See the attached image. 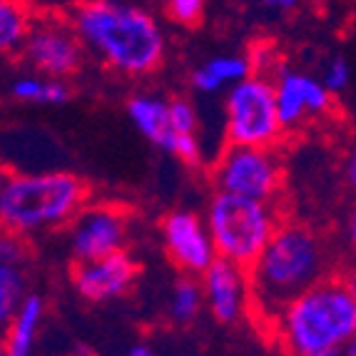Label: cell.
Returning a JSON list of instances; mask_svg holds the SVG:
<instances>
[{
  "instance_id": "cell-22",
  "label": "cell",
  "mask_w": 356,
  "mask_h": 356,
  "mask_svg": "<svg viewBox=\"0 0 356 356\" xmlns=\"http://www.w3.org/2000/svg\"><path fill=\"white\" fill-rule=\"evenodd\" d=\"M170 15L182 25H195L202 15L204 0H167Z\"/></svg>"
},
{
  "instance_id": "cell-4",
  "label": "cell",
  "mask_w": 356,
  "mask_h": 356,
  "mask_svg": "<svg viewBox=\"0 0 356 356\" xmlns=\"http://www.w3.org/2000/svg\"><path fill=\"white\" fill-rule=\"evenodd\" d=\"M88 184L70 172L6 175L0 184V220L8 234L25 237L75 220Z\"/></svg>"
},
{
  "instance_id": "cell-8",
  "label": "cell",
  "mask_w": 356,
  "mask_h": 356,
  "mask_svg": "<svg viewBox=\"0 0 356 356\" xmlns=\"http://www.w3.org/2000/svg\"><path fill=\"white\" fill-rule=\"evenodd\" d=\"M83 40L72 25L45 20L30 28L23 45V58L45 77H70L83 65Z\"/></svg>"
},
{
  "instance_id": "cell-26",
  "label": "cell",
  "mask_w": 356,
  "mask_h": 356,
  "mask_svg": "<svg viewBox=\"0 0 356 356\" xmlns=\"http://www.w3.org/2000/svg\"><path fill=\"white\" fill-rule=\"evenodd\" d=\"M261 6L272 8V10H291L299 6V0H261Z\"/></svg>"
},
{
  "instance_id": "cell-14",
  "label": "cell",
  "mask_w": 356,
  "mask_h": 356,
  "mask_svg": "<svg viewBox=\"0 0 356 356\" xmlns=\"http://www.w3.org/2000/svg\"><path fill=\"white\" fill-rule=\"evenodd\" d=\"M204 302L222 324H232L250 309V272L229 259H217L202 274Z\"/></svg>"
},
{
  "instance_id": "cell-15",
  "label": "cell",
  "mask_w": 356,
  "mask_h": 356,
  "mask_svg": "<svg viewBox=\"0 0 356 356\" xmlns=\"http://www.w3.org/2000/svg\"><path fill=\"white\" fill-rule=\"evenodd\" d=\"M42 312H45V304H42L40 294H28L23 299L15 316L6 327L3 356H30L33 344H35L38 329H40Z\"/></svg>"
},
{
  "instance_id": "cell-25",
  "label": "cell",
  "mask_w": 356,
  "mask_h": 356,
  "mask_svg": "<svg viewBox=\"0 0 356 356\" xmlns=\"http://www.w3.org/2000/svg\"><path fill=\"white\" fill-rule=\"evenodd\" d=\"M346 239H349L351 250L356 252V202L349 212V220H346Z\"/></svg>"
},
{
  "instance_id": "cell-10",
  "label": "cell",
  "mask_w": 356,
  "mask_h": 356,
  "mask_svg": "<svg viewBox=\"0 0 356 356\" xmlns=\"http://www.w3.org/2000/svg\"><path fill=\"white\" fill-rule=\"evenodd\" d=\"M162 242L172 264L187 274H204L217 259L207 222L200 220L195 212L179 209L167 214L162 220Z\"/></svg>"
},
{
  "instance_id": "cell-3",
  "label": "cell",
  "mask_w": 356,
  "mask_h": 356,
  "mask_svg": "<svg viewBox=\"0 0 356 356\" xmlns=\"http://www.w3.org/2000/svg\"><path fill=\"white\" fill-rule=\"evenodd\" d=\"M289 356H339L356 337V297L344 280L324 277L274 321Z\"/></svg>"
},
{
  "instance_id": "cell-23",
  "label": "cell",
  "mask_w": 356,
  "mask_h": 356,
  "mask_svg": "<svg viewBox=\"0 0 356 356\" xmlns=\"http://www.w3.org/2000/svg\"><path fill=\"white\" fill-rule=\"evenodd\" d=\"M349 77H351V72H349V65H346V60L337 58L327 65L321 80H324V85H327L332 92H341V90L349 85Z\"/></svg>"
},
{
  "instance_id": "cell-27",
  "label": "cell",
  "mask_w": 356,
  "mask_h": 356,
  "mask_svg": "<svg viewBox=\"0 0 356 356\" xmlns=\"http://www.w3.org/2000/svg\"><path fill=\"white\" fill-rule=\"evenodd\" d=\"M344 282H346V286H349V289H351V294H354V297H356V264L349 269V272L344 274Z\"/></svg>"
},
{
  "instance_id": "cell-28",
  "label": "cell",
  "mask_w": 356,
  "mask_h": 356,
  "mask_svg": "<svg viewBox=\"0 0 356 356\" xmlns=\"http://www.w3.org/2000/svg\"><path fill=\"white\" fill-rule=\"evenodd\" d=\"M125 356H157V354H154L152 349H147V346H132Z\"/></svg>"
},
{
  "instance_id": "cell-21",
  "label": "cell",
  "mask_w": 356,
  "mask_h": 356,
  "mask_svg": "<svg viewBox=\"0 0 356 356\" xmlns=\"http://www.w3.org/2000/svg\"><path fill=\"white\" fill-rule=\"evenodd\" d=\"M170 122H172L175 132H179V135H195L197 132L195 107L187 100H182V97L170 100Z\"/></svg>"
},
{
  "instance_id": "cell-7",
  "label": "cell",
  "mask_w": 356,
  "mask_h": 356,
  "mask_svg": "<svg viewBox=\"0 0 356 356\" xmlns=\"http://www.w3.org/2000/svg\"><path fill=\"white\" fill-rule=\"evenodd\" d=\"M217 192L272 202L282 187V165L272 147L227 145L212 170Z\"/></svg>"
},
{
  "instance_id": "cell-11",
  "label": "cell",
  "mask_w": 356,
  "mask_h": 356,
  "mask_svg": "<svg viewBox=\"0 0 356 356\" xmlns=\"http://www.w3.org/2000/svg\"><path fill=\"white\" fill-rule=\"evenodd\" d=\"M127 115L140 135L147 137L154 147L175 154L187 165L200 162V143L197 135H179L170 122V102L157 95H135L127 102Z\"/></svg>"
},
{
  "instance_id": "cell-5",
  "label": "cell",
  "mask_w": 356,
  "mask_h": 356,
  "mask_svg": "<svg viewBox=\"0 0 356 356\" xmlns=\"http://www.w3.org/2000/svg\"><path fill=\"white\" fill-rule=\"evenodd\" d=\"M207 227L217 257L250 269L282 225L272 202L217 192L209 202Z\"/></svg>"
},
{
  "instance_id": "cell-30",
  "label": "cell",
  "mask_w": 356,
  "mask_h": 356,
  "mask_svg": "<svg viewBox=\"0 0 356 356\" xmlns=\"http://www.w3.org/2000/svg\"><path fill=\"white\" fill-rule=\"evenodd\" d=\"M72 356H97V354L92 349H88V346H77L75 354H72Z\"/></svg>"
},
{
  "instance_id": "cell-18",
  "label": "cell",
  "mask_w": 356,
  "mask_h": 356,
  "mask_svg": "<svg viewBox=\"0 0 356 356\" xmlns=\"http://www.w3.org/2000/svg\"><path fill=\"white\" fill-rule=\"evenodd\" d=\"M25 294V274L23 267L15 261H3L0 264V324L8 327L15 316L18 307L23 304Z\"/></svg>"
},
{
  "instance_id": "cell-12",
  "label": "cell",
  "mask_w": 356,
  "mask_h": 356,
  "mask_svg": "<svg viewBox=\"0 0 356 356\" xmlns=\"http://www.w3.org/2000/svg\"><path fill=\"white\" fill-rule=\"evenodd\" d=\"M274 88L284 130H294L304 120L319 118L332 107V90L324 85V80H316L307 72L282 67L274 77Z\"/></svg>"
},
{
  "instance_id": "cell-17",
  "label": "cell",
  "mask_w": 356,
  "mask_h": 356,
  "mask_svg": "<svg viewBox=\"0 0 356 356\" xmlns=\"http://www.w3.org/2000/svg\"><path fill=\"white\" fill-rule=\"evenodd\" d=\"M13 100L30 105H65L70 100V88L58 77L23 75L10 85Z\"/></svg>"
},
{
  "instance_id": "cell-1",
  "label": "cell",
  "mask_w": 356,
  "mask_h": 356,
  "mask_svg": "<svg viewBox=\"0 0 356 356\" xmlns=\"http://www.w3.org/2000/svg\"><path fill=\"white\" fill-rule=\"evenodd\" d=\"M83 45L120 75L140 77L165 58V35L147 10L120 0H88L72 13Z\"/></svg>"
},
{
  "instance_id": "cell-13",
  "label": "cell",
  "mask_w": 356,
  "mask_h": 356,
  "mask_svg": "<svg viewBox=\"0 0 356 356\" xmlns=\"http://www.w3.org/2000/svg\"><path fill=\"white\" fill-rule=\"evenodd\" d=\"M137 280V264L127 252L77 261L72 269V286L88 302H107L122 297Z\"/></svg>"
},
{
  "instance_id": "cell-19",
  "label": "cell",
  "mask_w": 356,
  "mask_h": 356,
  "mask_svg": "<svg viewBox=\"0 0 356 356\" xmlns=\"http://www.w3.org/2000/svg\"><path fill=\"white\" fill-rule=\"evenodd\" d=\"M30 33L28 18L23 8L15 0H3L0 3V50L13 53L25 45V38Z\"/></svg>"
},
{
  "instance_id": "cell-24",
  "label": "cell",
  "mask_w": 356,
  "mask_h": 356,
  "mask_svg": "<svg viewBox=\"0 0 356 356\" xmlns=\"http://www.w3.org/2000/svg\"><path fill=\"white\" fill-rule=\"evenodd\" d=\"M344 175H346V182H349L351 187L356 190V149H354V152H349V157H346Z\"/></svg>"
},
{
  "instance_id": "cell-9",
  "label": "cell",
  "mask_w": 356,
  "mask_h": 356,
  "mask_svg": "<svg viewBox=\"0 0 356 356\" xmlns=\"http://www.w3.org/2000/svg\"><path fill=\"white\" fill-rule=\"evenodd\" d=\"M127 237V217L120 207L97 204L80 209L72 220L70 247L77 261L100 259V257L122 252Z\"/></svg>"
},
{
  "instance_id": "cell-6",
  "label": "cell",
  "mask_w": 356,
  "mask_h": 356,
  "mask_svg": "<svg viewBox=\"0 0 356 356\" xmlns=\"http://www.w3.org/2000/svg\"><path fill=\"white\" fill-rule=\"evenodd\" d=\"M284 125L277 107V88L267 75L244 77L232 85L225 102V137L227 145L247 147H274Z\"/></svg>"
},
{
  "instance_id": "cell-29",
  "label": "cell",
  "mask_w": 356,
  "mask_h": 356,
  "mask_svg": "<svg viewBox=\"0 0 356 356\" xmlns=\"http://www.w3.org/2000/svg\"><path fill=\"white\" fill-rule=\"evenodd\" d=\"M341 354H344V356H356V337L344 346V351H341Z\"/></svg>"
},
{
  "instance_id": "cell-16",
  "label": "cell",
  "mask_w": 356,
  "mask_h": 356,
  "mask_svg": "<svg viewBox=\"0 0 356 356\" xmlns=\"http://www.w3.org/2000/svg\"><path fill=\"white\" fill-rule=\"evenodd\" d=\"M250 70L252 63L242 55H217L192 72V88L204 95H214L227 85L242 83L244 77H250Z\"/></svg>"
},
{
  "instance_id": "cell-20",
  "label": "cell",
  "mask_w": 356,
  "mask_h": 356,
  "mask_svg": "<svg viewBox=\"0 0 356 356\" xmlns=\"http://www.w3.org/2000/svg\"><path fill=\"white\" fill-rule=\"evenodd\" d=\"M204 302V289L195 280H179L170 297V316L179 324L195 319Z\"/></svg>"
},
{
  "instance_id": "cell-2",
  "label": "cell",
  "mask_w": 356,
  "mask_h": 356,
  "mask_svg": "<svg viewBox=\"0 0 356 356\" xmlns=\"http://www.w3.org/2000/svg\"><path fill=\"white\" fill-rule=\"evenodd\" d=\"M250 309L274 327L282 312L327 277V250L314 229L284 225L250 269Z\"/></svg>"
}]
</instances>
